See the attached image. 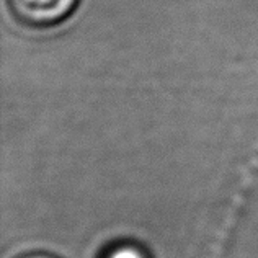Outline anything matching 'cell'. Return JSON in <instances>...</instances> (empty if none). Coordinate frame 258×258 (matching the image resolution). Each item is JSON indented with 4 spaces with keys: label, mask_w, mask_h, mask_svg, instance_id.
Wrapping results in <instances>:
<instances>
[{
    "label": "cell",
    "mask_w": 258,
    "mask_h": 258,
    "mask_svg": "<svg viewBox=\"0 0 258 258\" xmlns=\"http://www.w3.org/2000/svg\"><path fill=\"white\" fill-rule=\"evenodd\" d=\"M79 0H9L12 15L31 28L54 26L71 15Z\"/></svg>",
    "instance_id": "1"
},
{
    "label": "cell",
    "mask_w": 258,
    "mask_h": 258,
    "mask_svg": "<svg viewBox=\"0 0 258 258\" xmlns=\"http://www.w3.org/2000/svg\"><path fill=\"white\" fill-rule=\"evenodd\" d=\"M103 258H147V255L141 247L129 242H123L110 247Z\"/></svg>",
    "instance_id": "2"
},
{
    "label": "cell",
    "mask_w": 258,
    "mask_h": 258,
    "mask_svg": "<svg viewBox=\"0 0 258 258\" xmlns=\"http://www.w3.org/2000/svg\"><path fill=\"white\" fill-rule=\"evenodd\" d=\"M20 258H57V256H52V255H46V253H30V255H23Z\"/></svg>",
    "instance_id": "3"
}]
</instances>
